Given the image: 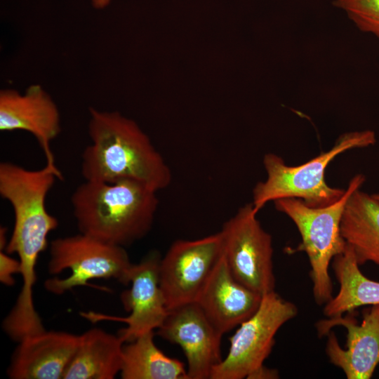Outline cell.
<instances>
[{
  "label": "cell",
  "mask_w": 379,
  "mask_h": 379,
  "mask_svg": "<svg viewBox=\"0 0 379 379\" xmlns=\"http://www.w3.org/2000/svg\"><path fill=\"white\" fill-rule=\"evenodd\" d=\"M89 112L91 143L81 155L85 180H133L156 192L170 185L168 165L136 122L118 112L91 108Z\"/></svg>",
  "instance_id": "cell-1"
},
{
  "label": "cell",
  "mask_w": 379,
  "mask_h": 379,
  "mask_svg": "<svg viewBox=\"0 0 379 379\" xmlns=\"http://www.w3.org/2000/svg\"><path fill=\"white\" fill-rule=\"evenodd\" d=\"M157 193L133 180H85L71 203L80 232L126 248L150 231L159 205Z\"/></svg>",
  "instance_id": "cell-2"
},
{
  "label": "cell",
  "mask_w": 379,
  "mask_h": 379,
  "mask_svg": "<svg viewBox=\"0 0 379 379\" xmlns=\"http://www.w3.org/2000/svg\"><path fill=\"white\" fill-rule=\"evenodd\" d=\"M57 179H62L55 164L29 170L9 161L0 164V195L11 205L14 225L5 251L16 253L21 274L36 277L38 258L47 247V237L58 226L57 218L46 208V198Z\"/></svg>",
  "instance_id": "cell-3"
},
{
  "label": "cell",
  "mask_w": 379,
  "mask_h": 379,
  "mask_svg": "<svg viewBox=\"0 0 379 379\" xmlns=\"http://www.w3.org/2000/svg\"><path fill=\"white\" fill-rule=\"evenodd\" d=\"M376 142L374 131L365 130L340 135L333 146L314 158L298 166H288L274 153L263 157L267 173L265 180L256 183L253 189L255 211L268 202L284 198H296L312 207L328 206L341 198L345 189L329 186L325 180L326 169L340 154L347 150L366 147Z\"/></svg>",
  "instance_id": "cell-4"
},
{
  "label": "cell",
  "mask_w": 379,
  "mask_h": 379,
  "mask_svg": "<svg viewBox=\"0 0 379 379\" xmlns=\"http://www.w3.org/2000/svg\"><path fill=\"white\" fill-rule=\"evenodd\" d=\"M365 180L363 174L354 175L341 198L326 206L312 207L296 198L273 201L276 209L286 215L298 230L301 242L295 251L305 252L308 258L312 294L318 305H324L333 297L329 266L347 246L340 230L343 214L350 197Z\"/></svg>",
  "instance_id": "cell-5"
},
{
  "label": "cell",
  "mask_w": 379,
  "mask_h": 379,
  "mask_svg": "<svg viewBox=\"0 0 379 379\" xmlns=\"http://www.w3.org/2000/svg\"><path fill=\"white\" fill-rule=\"evenodd\" d=\"M132 266L124 247L80 232L51 242L48 272L55 275L68 270L70 274L48 279L44 287L53 294L61 295L78 286H90L88 281L94 279H112L128 285Z\"/></svg>",
  "instance_id": "cell-6"
},
{
  "label": "cell",
  "mask_w": 379,
  "mask_h": 379,
  "mask_svg": "<svg viewBox=\"0 0 379 379\" xmlns=\"http://www.w3.org/2000/svg\"><path fill=\"white\" fill-rule=\"evenodd\" d=\"M297 314L296 305L275 291L264 294L256 312L230 338L229 351L210 379H251L264 366L278 331Z\"/></svg>",
  "instance_id": "cell-7"
},
{
  "label": "cell",
  "mask_w": 379,
  "mask_h": 379,
  "mask_svg": "<svg viewBox=\"0 0 379 379\" xmlns=\"http://www.w3.org/2000/svg\"><path fill=\"white\" fill-rule=\"evenodd\" d=\"M252 204L240 207L220 232L230 272L244 286L263 295L275 291L272 236L262 227Z\"/></svg>",
  "instance_id": "cell-8"
},
{
  "label": "cell",
  "mask_w": 379,
  "mask_h": 379,
  "mask_svg": "<svg viewBox=\"0 0 379 379\" xmlns=\"http://www.w3.org/2000/svg\"><path fill=\"white\" fill-rule=\"evenodd\" d=\"M352 313L319 321L317 331L327 336L326 354L347 379H370L379 364V304L364 310L360 324Z\"/></svg>",
  "instance_id": "cell-9"
},
{
  "label": "cell",
  "mask_w": 379,
  "mask_h": 379,
  "mask_svg": "<svg viewBox=\"0 0 379 379\" xmlns=\"http://www.w3.org/2000/svg\"><path fill=\"white\" fill-rule=\"evenodd\" d=\"M222 253L218 232L194 240L178 239L161 258L159 284L168 310L196 302Z\"/></svg>",
  "instance_id": "cell-10"
},
{
  "label": "cell",
  "mask_w": 379,
  "mask_h": 379,
  "mask_svg": "<svg viewBox=\"0 0 379 379\" xmlns=\"http://www.w3.org/2000/svg\"><path fill=\"white\" fill-rule=\"evenodd\" d=\"M161 256L157 251L148 253L140 262L133 264L130 272L131 287L121 294L126 317L94 312H81V316L91 322L108 320L127 325L119 332L124 343L158 329L165 321L168 310L159 284V269Z\"/></svg>",
  "instance_id": "cell-11"
},
{
  "label": "cell",
  "mask_w": 379,
  "mask_h": 379,
  "mask_svg": "<svg viewBox=\"0 0 379 379\" xmlns=\"http://www.w3.org/2000/svg\"><path fill=\"white\" fill-rule=\"evenodd\" d=\"M157 334L181 347L187 359L188 379H210L213 369L222 360L223 335L196 302L168 310Z\"/></svg>",
  "instance_id": "cell-12"
},
{
  "label": "cell",
  "mask_w": 379,
  "mask_h": 379,
  "mask_svg": "<svg viewBox=\"0 0 379 379\" xmlns=\"http://www.w3.org/2000/svg\"><path fill=\"white\" fill-rule=\"evenodd\" d=\"M0 130H22L32 133L43 149L46 163H55L50 145L60 133V115L50 95L39 84L20 93L0 91Z\"/></svg>",
  "instance_id": "cell-13"
},
{
  "label": "cell",
  "mask_w": 379,
  "mask_h": 379,
  "mask_svg": "<svg viewBox=\"0 0 379 379\" xmlns=\"http://www.w3.org/2000/svg\"><path fill=\"white\" fill-rule=\"evenodd\" d=\"M262 296L234 278L222 253L196 302L215 328L224 335L256 312Z\"/></svg>",
  "instance_id": "cell-14"
},
{
  "label": "cell",
  "mask_w": 379,
  "mask_h": 379,
  "mask_svg": "<svg viewBox=\"0 0 379 379\" xmlns=\"http://www.w3.org/2000/svg\"><path fill=\"white\" fill-rule=\"evenodd\" d=\"M79 335L46 331L18 342L7 370L12 379H60L73 359Z\"/></svg>",
  "instance_id": "cell-15"
},
{
  "label": "cell",
  "mask_w": 379,
  "mask_h": 379,
  "mask_svg": "<svg viewBox=\"0 0 379 379\" xmlns=\"http://www.w3.org/2000/svg\"><path fill=\"white\" fill-rule=\"evenodd\" d=\"M125 343L118 335L93 328L79 335L76 353L62 379H113L120 374Z\"/></svg>",
  "instance_id": "cell-16"
},
{
  "label": "cell",
  "mask_w": 379,
  "mask_h": 379,
  "mask_svg": "<svg viewBox=\"0 0 379 379\" xmlns=\"http://www.w3.org/2000/svg\"><path fill=\"white\" fill-rule=\"evenodd\" d=\"M340 230L359 265L371 262L379 266V204L372 194L360 188L351 194Z\"/></svg>",
  "instance_id": "cell-17"
},
{
  "label": "cell",
  "mask_w": 379,
  "mask_h": 379,
  "mask_svg": "<svg viewBox=\"0 0 379 379\" xmlns=\"http://www.w3.org/2000/svg\"><path fill=\"white\" fill-rule=\"evenodd\" d=\"M354 251L347 244L335 256L332 267L339 284V291L324 305L326 317H338L366 305L379 304V282L367 278L360 270Z\"/></svg>",
  "instance_id": "cell-18"
},
{
  "label": "cell",
  "mask_w": 379,
  "mask_h": 379,
  "mask_svg": "<svg viewBox=\"0 0 379 379\" xmlns=\"http://www.w3.org/2000/svg\"><path fill=\"white\" fill-rule=\"evenodd\" d=\"M154 332L142 334L123 348V379H188L187 368L166 355L155 344Z\"/></svg>",
  "instance_id": "cell-19"
},
{
  "label": "cell",
  "mask_w": 379,
  "mask_h": 379,
  "mask_svg": "<svg viewBox=\"0 0 379 379\" xmlns=\"http://www.w3.org/2000/svg\"><path fill=\"white\" fill-rule=\"evenodd\" d=\"M333 4L361 31L379 39V0H335Z\"/></svg>",
  "instance_id": "cell-20"
},
{
  "label": "cell",
  "mask_w": 379,
  "mask_h": 379,
  "mask_svg": "<svg viewBox=\"0 0 379 379\" xmlns=\"http://www.w3.org/2000/svg\"><path fill=\"white\" fill-rule=\"evenodd\" d=\"M21 265L19 260L9 255L8 253L0 252V281L6 286H12L15 284L14 275L20 274Z\"/></svg>",
  "instance_id": "cell-21"
},
{
  "label": "cell",
  "mask_w": 379,
  "mask_h": 379,
  "mask_svg": "<svg viewBox=\"0 0 379 379\" xmlns=\"http://www.w3.org/2000/svg\"><path fill=\"white\" fill-rule=\"evenodd\" d=\"M279 373L277 370L262 366L251 378V379H265L278 378Z\"/></svg>",
  "instance_id": "cell-22"
},
{
  "label": "cell",
  "mask_w": 379,
  "mask_h": 379,
  "mask_svg": "<svg viewBox=\"0 0 379 379\" xmlns=\"http://www.w3.org/2000/svg\"><path fill=\"white\" fill-rule=\"evenodd\" d=\"M93 6L96 9H103L111 2V0H91Z\"/></svg>",
  "instance_id": "cell-23"
},
{
  "label": "cell",
  "mask_w": 379,
  "mask_h": 379,
  "mask_svg": "<svg viewBox=\"0 0 379 379\" xmlns=\"http://www.w3.org/2000/svg\"><path fill=\"white\" fill-rule=\"evenodd\" d=\"M8 241L6 239V229L5 227H1L0 230V247L1 251L5 249L7 246Z\"/></svg>",
  "instance_id": "cell-24"
},
{
  "label": "cell",
  "mask_w": 379,
  "mask_h": 379,
  "mask_svg": "<svg viewBox=\"0 0 379 379\" xmlns=\"http://www.w3.org/2000/svg\"><path fill=\"white\" fill-rule=\"evenodd\" d=\"M374 199L378 202L379 204V193L372 194Z\"/></svg>",
  "instance_id": "cell-25"
}]
</instances>
